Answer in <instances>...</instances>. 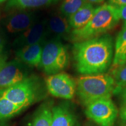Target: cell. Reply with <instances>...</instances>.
<instances>
[{
	"label": "cell",
	"mask_w": 126,
	"mask_h": 126,
	"mask_svg": "<svg viewBox=\"0 0 126 126\" xmlns=\"http://www.w3.org/2000/svg\"><path fill=\"white\" fill-rule=\"evenodd\" d=\"M75 70L82 75L105 74L114 57L113 37L105 34L75 43L72 48Z\"/></svg>",
	"instance_id": "obj_1"
},
{
	"label": "cell",
	"mask_w": 126,
	"mask_h": 126,
	"mask_svg": "<svg viewBox=\"0 0 126 126\" xmlns=\"http://www.w3.org/2000/svg\"><path fill=\"white\" fill-rule=\"evenodd\" d=\"M119 20L117 8L105 4L95 9L94 16L86 26L72 30L69 39L75 43L102 36L114 28Z\"/></svg>",
	"instance_id": "obj_2"
},
{
	"label": "cell",
	"mask_w": 126,
	"mask_h": 126,
	"mask_svg": "<svg viewBox=\"0 0 126 126\" xmlns=\"http://www.w3.org/2000/svg\"><path fill=\"white\" fill-rule=\"evenodd\" d=\"M47 92L46 82L37 75L32 74L11 87L0 90V94L12 103L26 108L43 100Z\"/></svg>",
	"instance_id": "obj_3"
},
{
	"label": "cell",
	"mask_w": 126,
	"mask_h": 126,
	"mask_svg": "<svg viewBox=\"0 0 126 126\" xmlns=\"http://www.w3.org/2000/svg\"><path fill=\"white\" fill-rule=\"evenodd\" d=\"M114 89L112 77L105 73L82 75L77 80L76 94L85 107L99 99L111 98Z\"/></svg>",
	"instance_id": "obj_4"
},
{
	"label": "cell",
	"mask_w": 126,
	"mask_h": 126,
	"mask_svg": "<svg viewBox=\"0 0 126 126\" xmlns=\"http://www.w3.org/2000/svg\"><path fill=\"white\" fill-rule=\"evenodd\" d=\"M70 63V55L67 47L59 39L46 41L39 67L46 74L51 75L61 72Z\"/></svg>",
	"instance_id": "obj_5"
},
{
	"label": "cell",
	"mask_w": 126,
	"mask_h": 126,
	"mask_svg": "<svg viewBox=\"0 0 126 126\" xmlns=\"http://www.w3.org/2000/svg\"><path fill=\"white\" fill-rule=\"evenodd\" d=\"M118 113L111 98L99 99L89 103L85 109L87 117L98 126H113Z\"/></svg>",
	"instance_id": "obj_6"
},
{
	"label": "cell",
	"mask_w": 126,
	"mask_h": 126,
	"mask_svg": "<svg viewBox=\"0 0 126 126\" xmlns=\"http://www.w3.org/2000/svg\"><path fill=\"white\" fill-rule=\"evenodd\" d=\"M29 75V66L19 60H0V90L11 87Z\"/></svg>",
	"instance_id": "obj_7"
},
{
	"label": "cell",
	"mask_w": 126,
	"mask_h": 126,
	"mask_svg": "<svg viewBox=\"0 0 126 126\" xmlns=\"http://www.w3.org/2000/svg\"><path fill=\"white\" fill-rule=\"evenodd\" d=\"M45 82L48 92L54 97L70 100L76 93L77 81L64 72L49 75Z\"/></svg>",
	"instance_id": "obj_8"
},
{
	"label": "cell",
	"mask_w": 126,
	"mask_h": 126,
	"mask_svg": "<svg viewBox=\"0 0 126 126\" xmlns=\"http://www.w3.org/2000/svg\"><path fill=\"white\" fill-rule=\"evenodd\" d=\"M10 11L3 21L4 27L10 33L23 32L37 22V17L32 12L20 9Z\"/></svg>",
	"instance_id": "obj_9"
},
{
	"label": "cell",
	"mask_w": 126,
	"mask_h": 126,
	"mask_svg": "<svg viewBox=\"0 0 126 126\" xmlns=\"http://www.w3.org/2000/svg\"><path fill=\"white\" fill-rule=\"evenodd\" d=\"M48 32L47 20L36 22L31 28L19 34L15 40L14 45L18 49L45 41Z\"/></svg>",
	"instance_id": "obj_10"
},
{
	"label": "cell",
	"mask_w": 126,
	"mask_h": 126,
	"mask_svg": "<svg viewBox=\"0 0 126 126\" xmlns=\"http://www.w3.org/2000/svg\"><path fill=\"white\" fill-rule=\"evenodd\" d=\"M51 126H79L74 111L67 103L53 106Z\"/></svg>",
	"instance_id": "obj_11"
},
{
	"label": "cell",
	"mask_w": 126,
	"mask_h": 126,
	"mask_svg": "<svg viewBox=\"0 0 126 126\" xmlns=\"http://www.w3.org/2000/svg\"><path fill=\"white\" fill-rule=\"evenodd\" d=\"M46 41L17 49V59L29 67H39Z\"/></svg>",
	"instance_id": "obj_12"
},
{
	"label": "cell",
	"mask_w": 126,
	"mask_h": 126,
	"mask_svg": "<svg viewBox=\"0 0 126 126\" xmlns=\"http://www.w3.org/2000/svg\"><path fill=\"white\" fill-rule=\"evenodd\" d=\"M47 26L48 32L54 34L57 39L69 37L71 32L68 19L61 14L51 16L47 21Z\"/></svg>",
	"instance_id": "obj_13"
},
{
	"label": "cell",
	"mask_w": 126,
	"mask_h": 126,
	"mask_svg": "<svg viewBox=\"0 0 126 126\" xmlns=\"http://www.w3.org/2000/svg\"><path fill=\"white\" fill-rule=\"evenodd\" d=\"M95 9L92 4L87 3L74 14L68 18L71 29H78L84 27L94 16Z\"/></svg>",
	"instance_id": "obj_14"
},
{
	"label": "cell",
	"mask_w": 126,
	"mask_h": 126,
	"mask_svg": "<svg viewBox=\"0 0 126 126\" xmlns=\"http://www.w3.org/2000/svg\"><path fill=\"white\" fill-rule=\"evenodd\" d=\"M53 102L46 100L39 106L34 113L29 126H51Z\"/></svg>",
	"instance_id": "obj_15"
},
{
	"label": "cell",
	"mask_w": 126,
	"mask_h": 126,
	"mask_svg": "<svg viewBox=\"0 0 126 126\" xmlns=\"http://www.w3.org/2000/svg\"><path fill=\"white\" fill-rule=\"evenodd\" d=\"M60 1V0H8L5 8L7 11L29 10L48 7Z\"/></svg>",
	"instance_id": "obj_16"
},
{
	"label": "cell",
	"mask_w": 126,
	"mask_h": 126,
	"mask_svg": "<svg viewBox=\"0 0 126 126\" xmlns=\"http://www.w3.org/2000/svg\"><path fill=\"white\" fill-rule=\"evenodd\" d=\"M112 67H116L126 63V23L118 34L114 46Z\"/></svg>",
	"instance_id": "obj_17"
},
{
	"label": "cell",
	"mask_w": 126,
	"mask_h": 126,
	"mask_svg": "<svg viewBox=\"0 0 126 126\" xmlns=\"http://www.w3.org/2000/svg\"><path fill=\"white\" fill-rule=\"evenodd\" d=\"M25 109L0 94V125L12 119Z\"/></svg>",
	"instance_id": "obj_18"
},
{
	"label": "cell",
	"mask_w": 126,
	"mask_h": 126,
	"mask_svg": "<svg viewBox=\"0 0 126 126\" xmlns=\"http://www.w3.org/2000/svg\"><path fill=\"white\" fill-rule=\"evenodd\" d=\"M87 3L85 0H63L60 7V14L68 18Z\"/></svg>",
	"instance_id": "obj_19"
},
{
	"label": "cell",
	"mask_w": 126,
	"mask_h": 126,
	"mask_svg": "<svg viewBox=\"0 0 126 126\" xmlns=\"http://www.w3.org/2000/svg\"><path fill=\"white\" fill-rule=\"evenodd\" d=\"M110 75L114 81L115 89L126 87V63L113 67Z\"/></svg>",
	"instance_id": "obj_20"
},
{
	"label": "cell",
	"mask_w": 126,
	"mask_h": 126,
	"mask_svg": "<svg viewBox=\"0 0 126 126\" xmlns=\"http://www.w3.org/2000/svg\"><path fill=\"white\" fill-rule=\"evenodd\" d=\"M113 94H118L123 104V106H126V87L115 89Z\"/></svg>",
	"instance_id": "obj_21"
},
{
	"label": "cell",
	"mask_w": 126,
	"mask_h": 126,
	"mask_svg": "<svg viewBox=\"0 0 126 126\" xmlns=\"http://www.w3.org/2000/svg\"><path fill=\"white\" fill-rule=\"evenodd\" d=\"M120 19H122L126 23V5L117 8Z\"/></svg>",
	"instance_id": "obj_22"
},
{
	"label": "cell",
	"mask_w": 126,
	"mask_h": 126,
	"mask_svg": "<svg viewBox=\"0 0 126 126\" xmlns=\"http://www.w3.org/2000/svg\"><path fill=\"white\" fill-rule=\"evenodd\" d=\"M5 46V40L4 37L2 33H0V60L5 58L4 56Z\"/></svg>",
	"instance_id": "obj_23"
},
{
	"label": "cell",
	"mask_w": 126,
	"mask_h": 126,
	"mask_svg": "<svg viewBox=\"0 0 126 126\" xmlns=\"http://www.w3.org/2000/svg\"><path fill=\"white\" fill-rule=\"evenodd\" d=\"M108 4L111 5L114 7L118 8L126 5V0H108Z\"/></svg>",
	"instance_id": "obj_24"
},
{
	"label": "cell",
	"mask_w": 126,
	"mask_h": 126,
	"mask_svg": "<svg viewBox=\"0 0 126 126\" xmlns=\"http://www.w3.org/2000/svg\"><path fill=\"white\" fill-rule=\"evenodd\" d=\"M120 116L124 122L126 123V106H123L120 111Z\"/></svg>",
	"instance_id": "obj_25"
},
{
	"label": "cell",
	"mask_w": 126,
	"mask_h": 126,
	"mask_svg": "<svg viewBox=\"0 0 126 126\" xmlns=\"http://www.w3.org/2000/svg\"><path fill=\"white\" fill-rule=\"evenodd\" d=\"M85 1L88 3L93 4H98V3L102 2H103L105 0H85Z\"/></svg>",
	"instance_id": "obj_26"
},
{
	"label": "cell",
	"mask_w": 126,
	"mask_h": 126,
	"mask_svg": "<svg viewBox=\"0 0 126 126\" xmlns=\"http://www.w3.org/2000/svg\"><path fill=\"white\" fill-rule=\"evenodd\" d=\"M94 126V124H93L92 123H86L85 124L84 126Z\"/></svg>",
	"instance_id": "obj_27"
},
{
	"label": "cell",
	"mask_w": 126,
	"mask_h": 126,
	"mask_svg": "<svg viewBox=\"0 0 126 126\" xmlns=\"http://www.w3.org/2000/svg\"><path fill=\"white\" fill-rule=\"evenodd\" d=\"M5 1H7V0H0V3H2Z\"/></svg>",
	"instance_id": "obj_28"
},
{
	"label": "cell",
	"mask_w": 126,
	"mask_h": 126,
	"mask_svg": "<svg viewBox=\"0 0 126 126\" xmlns=\"http://www.w3.org/2000/svg\"><path fill=\"white\" fill-rule=\"evenodd\" d=\"M121 126H126V124H123V125H122Z\"/></svg>",
	"instance_id": "obj_29"
},
{
	"label": "cell",
	"mask_w": 126,
	"mask_h": 126,
	"mask_svg": "<svg viewBox=\"0 0 126 126\" xmlns=\"http://www.w3.org/2000/svg\"><path fill=\"white\" fill-rule=\"evenodd\" d=\"M0 14H1V12H0Z\"/></svg>",
	"instance_id": "obj_30"
}]
</instances>
